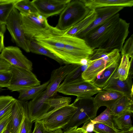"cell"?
<instances>
[{"instance_id": "1", "label": "cell", "mask_w": 133, "mask_h": 133, "mask_svg": "<svg viewBox=\"0 0 133 133\" xmlns=\"http://www.w3.org/2000/svg\"><path fill=\"white\" fill-rule=\"evenodd\" d=\"M65 44L57 56L64 64L82 65L88 63V59L93 49L89 46L84 39L66 34Z\"/></svg>"}, {"instance_id": "2", "label": "cell", "mask_w": 133, "mask_h": 133, "mask_svg": "<svg viewBox=\"0 0 133 133\" xmlns=\"http://www.w3.org/2000/svg\"><path fill=\"white\" fill-rule=\"evenodd\" d=\"M71 101L70 97L57 95L49 98L45 90L37 96L28 102V117L31 122H35L50 111V109L56 110L69 105Z\"/></svg>"}, {"instance_id": "3", "label": "cell", "mask_w": 133, "mask_h": 133, "mask_svg": "<svg viewBox=\"0 0 133 133\" xmlns=\"http://www.w3.org/2000/svg\"><path fill=\"white\" fill-rule=\"evenodd\" d=\"M73 103L77 108L76 111L68 123L62 129L63 131L88 123L96 116L98 109L95 103L94 97L77 98Z\"/></svg>"}, {"instance_id": "4", "label": "cell", "mask_w": 133, "mask_h": 133, "mask_svg": "<svg viewBox=\"0 0 133 133\" xmlns=\"http://www.w3.org/2000/svg\"><path fill=\"white\" fill-rule=\"evenodd\" d=\"M68 29L62 30L50 25L47 29L39 33L34 39L39 45L57 56L64 47L65 32Z\"/></svg>"}, {"instance_id": "5", "label": "cell", "mask_w": 133, "mask_h": 133, "mask_svg": "<svg viewBox=\"0 0 133 133\" xmlns=\"http://www.w3.org/2000/svg\"><path fill=\"white\" fill-rule=\"evenodd\" d=\"M90 11L81 0H71L60 14L56 27L62 30L69 29L84 18Z\"/></svg>"}, {"instance_id": "6", "label": "cell", "mask_w": 133, "mask_h": 133, "mask_svg": "<svg viewBox=\"0 0 133 133\" xmlns=\"http://www.w3.org/2000/svg\"><path fill=\"white\" fill-rule=\"evenodd\" d=\"M77 109L73 103L46 114L36 121L41 123L48 132L51 133L62 129L70 120Z\"/></svg>"}, {"instance_id": "7", "label": "cell", "mask_w": 133, "mask_h": 133, "mask_svg": "<svg viewBox=\"0 0 133 133\" xmlns=\"http://www.w3.org/2000/svg\"><path fill=\"white\" fill-rule=\"evenodd\" d=\"M102 90L91 82L81 80H64L59 85L57 92L75 96L78 98H85L91 97Z\"/></svg>"}, {"instance_id": "8", "label": "cell", "mask_w": 133, "mask_h": 133, "mask_svg": "<svg viewBox=\"0 0 133 133\" xmlns=\"http://www.w3.org/2000/svg\"><path fill=\"white\" fill-rule=\"evenodd\" d=\"M118 13L105 23L86 35L83 39L93 49L103 45L109 38L120 18Z\"/></svg>"}, {"instance_id": "9", "label": "cell", "mask_w": 133, "mask_h": 133, "mask_svg": "<svg viewBox=\"0 0 133 133\" xmlns=\"http://www.w3.org/2000/svg\"><path fill=\"white\" fill-rule=\"evenodd\" d=\"M6 28L11 37V41L27 52H29V40L25 35L22 28L21 15L14 8L8 17Z\"/></svg>"}, {"instance_id": "10", "label": "cell", "mask_w": 133, "mask_h": 133, "mask_svg": "<svg viewBox=\"0 0 133 133\" xmlns=\"http://www.w3.org/2000/svg\"><path fill=\"white\" fill-rule=\"evenodd\" d=\"M12 74L10 84L7 88L11 92L19 91L41 85V82L32 71L11 65Z\"/></svg>"}, {"instance_id": "11", "label": "cell", "mask_w": 133, "mask_h": 133, "mask_svg": "<svg viewBox=\"0 0 133 133\" xmlns=\"http://www.w3.org/2000/svg\"><path fill=\"white\" fill-rule=\"evenodd\" d=\"M121 57L118 50L115 49L102 58L88 61V66L82 74V78L85 81L92 82L103 70L114 63L119 62Z\"/></svg>"}, {"instance_id": "12", "label": "cell", "mask_w": 133, "mask_h": 133, "mask_svg": "<svg viewBox=\"0 0 133 133\" xmlns=\"http://www.w3.org/2000/svg\"><path fill=\"white\" fill-rule=\"evenodd\" d=\"M130 24L125 20L120 18L108 39L99 48L104 49L108 52L115 49L121 52L129 32Z\"/></svg>"}, {"instance_id": "13", "label": "cell", "mask_w": 133, "mask_h": 133, "mask_svg": "<svg viewBox=\"0 0 133 133\" xmlns=\"http://www.w3.org/2000/svg\"><path fill=\"white\" fill-rule=\"evenodd\" d=\"M21 15L23 29L25 36L29 39H34L39 33L47 29L50 25L47 18L38 12Z\"/></svg>"}, {"instance_id": "14", "label": "cell", "mask_w": 133, "mask_h": 133, "mask_svg": "<svg viewBox=\"0 0 133 133\" xmlns=\"http://www.w3.org/2000/svg\"><path fill=\"white\" fill-rule=\"evenodd\" d=\"M2 58L11 65L32 71V63L23 54L17 46L5 47L0 54Z\"/></svg>"}, {"instance_id": "15", "label": "cell", "mask_w": 133, "mask_h": 133, "mask_svg": "<svg viewBox=\"0 0 133 133\" xmlns=\"http://www.w3.org/2000/svg\"><path fill=\"white\" fill-rule=\"evenodd\" d=\"M71 0H33L38 12L47 18L60 14Z\"/></svg>"}, {"instance_id": "16", "label": "cell", "mask_w": 133, "mask_h": 133, "mask_svg": "<svg viewBox=\"0 0 133 133\" xmlns=\"http://www.w3.org/2000/svg\"><path fill=\"white\" fill-rule=\"evenodd\" d=\"M78 65L66 64L52 71L49 80V84L45 89L47 95L49 98L57 95V90L61 82L75 69Z\"/></svg>"}, {"instance_id": "17", "label": "cell", "mask_w": 133, "mask_h": 133, "mask_svg": "<svg viewBox=\"0 0 133 133\" xmlns=\"http://www.w3.org/2000/svg\"><path fill=\"white\" fill-rule=\"evenodd\" d=\"M123 8V7L121 6H113L95 9L97 14L96 18L87 28L77 37L83 38L87 34L103 24L112 16L118 13Z\"/></svg>"}, {"instance_id": "18", "label": "cell", "mask_w": 133, "mask_h": 133, "mask_svg": "<svg viewBox=\"0 0 133 133\" xmlns=\"http://www.w3.org/2000/svg\"><path fill=\"white\" fill-rule=\"evenodd\" d=\"M132 78L133 75H128L127 79L124 81L111 77L107 85L102 89L117 91L133 98Z\"/></svg>"}, {"instance_id": "19", "label": "cell", "mask_w": 133, "mask_h": 133, "mask_svg": "<svg viewBox=\"0 0 133 133\" xmlns=\"http://www.w3.org/2000/svg\"><path fill=\"white\" fill-rule=\"evenodd\" d=\"M27 101L16 99L12 111L11 119L8 125L11 133H15L22 124L28 112Z\"/></svg>"}, {"instance_id": "20", "label": "cell", "mask_w": 133, "mask_h": 133, "mask_svg": "<svg viewBox=\"0 0 133 133\" xmlns=\"http://www.w3.org/2000/svg\"><path fill=\"white\" fill-rule=\"evenodd\" d=\"M94 97L95 104L99 109L103 106L110 110L115 103L124 95L120 92L109 90H104L98 92Z\"/></svg>"}, {"instance_id": "21", "label": "cell", "mask_w": 133, "mask_h": 133, "mask_svg": "<svg viewBox=\"0 0 133 133\" xmlns=\"http://www.w3.org/2000/svg\"><path fill=\"white\" fill-rule=\"evenodd\" d=\"M90 10L113 6L131 7L133 0H81Z\"/></svg>"}, {"instance_id": "22", "label": "cell", "mask_w": 133, "mask_h": 133, "mask_svg": "<svg viewBox=\"0 0 133 133\" xmlns=\"http://www.w3.org/2000/svg\"><path fill=\"white\" fill-rule=\"evenodd\" d=\"M97 17V14L95 9L90 10L84 18L75 25L68 29L66 33L70 35L77 37L88 28L95 19Z\"/></svg>"}, {"instance_id": "23", "label": "cell", "mask_w": 133, "mask_h": 133, "mask_svg": "<svg viewBox=\"0 0 133 133\" xmlns=\"http://www.w3.org/2000/svg\"><path fill=\"white\" fill-rule=\"evenodd\" d=\"M114 117L121 115L125 113H133V98L124 95L118 99L110 109Z\"/></svg>"}, {"instance_id": "24", "label": "cell", "mask_w": 133, "mask_h": 133, "mask_svg": "<svg viewBox=\"0 0 133 133\" xmlns=\"http://www.w3.org/2000/svg\"><path fill=\"white\" fill-rule=\"evenodd\" d=\"M119 63V62L114 63L105 69L98 74L92 82L97 87L102 89L107 85L118 67Z\"/></svg>"}, {"instance_id": "25", "label": "cell", "mask_w": 133, "mask_h": 133, "mask_svg": "<svg viewBox=\"0 0 133 133\" xmlns=\"http://www.w3.org/2000/svg\"><path fill=\"white\" fill-rule=\"evenodd\" d=\"M49 81L40 85L21 90L19 92L18 99L26 101L32 99L40 95L46 89L49 83Z\"/></svg>"}, {"instance_id": "26", "label": "cell", "mask_w": 133, "mask_h": 133, "mask_svg": "<svg viewBox=\"0 0 133 133\" xmlns=\"http://www.w3.org/2000/svg\"><path fill=\"white\" fill-rule=\"evenodd\" d=\"M133 58L130 59L126 55L122 56L121 62L112 77L124 81L127 78L131 62Z\"/></svg>"}, {"instance_id": "27", "label": "cell", "mask_w": 133, "mask_h": 133, "mask_svg": "<svg viewBox=\"0 0 133 133\" xmlns=\"http://www.w3.org/2000/svg\"><path fill=\"white\" fill-rule=\"evenodd\" d=\"M29 48L30 52L43 55L52 59L61 65L64 64V62L54 54L39 45L34 39H29Z\"/></svg>"}, {"instance_id": "28", "label": "cell", "mask_w": 133, "mask_h": 133, "mask_svg": "<svg viewBox=\"0 0 133 133\" xmlns=\"http://www.w3.org/2000/svg\"><path fill=\"white\" fill-rule=\"evenodd\" d=\"M132 114L126 113L119 116L114 117V127L118 130L123 131L128 130L133 127L131 118Z\"/></svg>"}, {"instance_id": "29", "label": "cell", "mask_w": 133, "mask_h": 133, "mask_svg": "<svg viewBox=\"0 0 133 133\" xmlns=\"http://www.w3.org/2000/svg\"><path fill=\"white\" fill-rule=\"evenodd\" d=\"M18 0H0V23L5 24L6 20Z\"/></svg>"}, {"instance_id": "30", "label": "cell", "mask_w": 133, "mask_h": 133, "mask_svg": "<svg viewBox=\"0 0 133 133\" xmlns=\"http://www.w3.org/2000/svg\"><path fill=\"white\" fill-rule=\"evenodd\" d=\"M16 100L8 95L0 96V119L12 111Z\"/></svg>"}, {"instance_id": "31", "label": "cell", "mask_w": 133, "mask_h": 133, "mask_svg": "<svg viewBox=\"0 0 133 133\" xmlns=\"http://www.w3.org/2000/svg\"><path fill=\"white\" fill-rule=\"evenodd\" d=\"M14 8L21 14L28 15L38 12L31 1L29 0H18Z\"/></svg>"}, {"instance_id": "32", "label": "cell", "mask_w": 133, "mask_h": 133, "mask_svg": "<svg viewBox=\"0 0 133 133\" xmlns=\"http://www.w3.org/2000/svg\"><path fill=\"white\" fill-rule=\"evenodd\" d=\"M113 117L110 110L107 108L99 115L91 120V121L94 124L97 123H102L114 127L113 122Z\"/></svg>"}, {"instance_id": "33", "label": "cell", "mask_w": 133, "mask_h": 133, "mask_svg": "<svg viewBox=\"0 0 133 133\" xmlns=\"http://www.w3.org/2000/svg\"><path fill=\"white\" fill-rule=\"evenodd\" d=\"M121 131L115 127H112L103 123H99L94 124L93 131L96 133H120Z\"/></svg>"}, {"instance_id": "34", "label": "cell", "mask_w": 133, "mask_h": 133, "mask_svg": "<svg viewBox=\"0 0 133 133\" xmlns=\"http://www.w3.org/2000/svg\"><path fill=\"white\" fill-rule=\"evenodd\" d=\"M121 52L122 56L126 55L130 59L133 58V34L126 40Z\"/></svg>"}, {"instance_id": "35", "label": "cell", "mask_w": 133, "mask_h": 133, "mask_svg": "<svg viewBox=\"0 0 133 133\" xmlns=\"http://www.w3.org/2000/svg\"><path fill=\"white\" fill-rule=\"evenodd\" d=\"M32 123L28 117L27 112L25 115L21 124L20 133H32Z\"/></svg>"}, {"instance_id": "36", "label": "cell", "mask_w": 133, "mask_h": 133, "mask_svg": "<svg viewBox=\"0 0 133 133\" xmlns=\"http://www.w3.org/2000/svg\"><path fill=\"white\" fill-rule=\"evenodd\" d=\"M12 74L10 71L0 72V88H7L10 84Z\"/></svg>"}, {"instance_id": "37", "label": "cell", "mask_w": 133, "mask_h": 133, "mask_svg": "<svg viewBox=\"0 0 133 133\" xmlns=\"http://www.w3.org/2000/svg\"><path fill=\"white\" fill-rule=\"evenodd\" d=\"M12 111L0 119V133H2L6 128L10 122L11 118Z\"/></svg>"}, {"instance_id": "38", "label": "cell", "mask_w": 133, "mask_h": 133, "mask_svg": "<svg viewBox=\"0 0 133 133\" xmlns=\"http://www.w3.org/2000/svg\"><path fill=\"white\" fill-rule=\"evenodd\" d=\"M11 66L5 60L0 58V72L10 71Z\"/></svg>"}, {"instance_id": "39", "label": "cell", "mask_w": 133, "mask_h": 133, "mask_svg": "<svg viewBox=\"0 0 133 133\" xmlns=\"http://www.w3.org/2000/svg\"><path fill=\"white\" fill-rule=\"evenodd\" d=\"M35 122V127L32 133H49L41 123L37 121Z\"/></svg>"}, {"instance_id": "40", "label": "cell", "mask_w": 133, "mask_h": 133, "mask_svg": "<svg viewBox=\"0 0 133 133\" xmlns=\"http://www.w3.org/2000/svg\"><path fill=\"white\" fill-rule=\"evenodd\" d=\"M63 133H88L82 128H77L76 127L70 128L64 131Z\"/></svg>"}, {"instance_id": "41", "label": "cell", "mask_w": 133, "mask_h": 133, "mask_svg": "<svg viewBox=\"0 0 133 133\" xmlns=\"http://www.w3.org/2000/svg\"><path fill=\"white\" fill-rule=\"evenodd\" d=\"M87 132H91L93 131L94 129V124L91 121L84 124L82 127Z\"/></svg>"}, {"instance_id": "42", "label": "cell", "mask_w": 133, "mask_h": 133, "mask_svg": "<svg viewBox=\"0 0 133 133\" xmlns=\"http://www.w3.org/2000/svg\"><path fill=\"white\" fill-rule=\"evenodd\" d=\"M4 34L0 35V53L5 47L4 43Z\"/></svg>"}, {"instance_id": "43", "label": "cell", "mask_w": 133, "mask_h": 133, "mask_svg": "<svg viewBox=\"0 0 133 133\" xmlns=\"http://www.w3.org/2000/svg\"><path fill=\"white\" fill-rule=\"evenodd\" d=\"M6 29V24L0 23V35L4 34Z\"/></svg>"}, {"instance_id": "44", "label": "cell", "mask_w": 133, "mask_h": 133, "mask_svg": "<svg viewBox=\"0 0 133 133\" xmlns=\"http://www.w3.org/2000/svg\"><path fill=\"white\" fill-rule=\"evenodd\" d=\"M120 133H133V127L127 130L121 131Z\"/></svg>"}, {"instance_id": "45", "label": "cell", "mask_w": 133, "mask_h": 133, "mask_svg": "<svg viewBox=\"0 0 133 133\" xmlns=\"http://www.w3.org/2000/svg\"><path fill=\"white\" fill-rule=\"evenodd\" d=\"M63 131L61 129H60L52 132L51 133H63Z\"/></svg>"}, {"instance_id": "46", "label": "cell", "mask_w": 133, "mask_h": 133, "mask_svg": "<svg viewBox=\"0 0 133 133\" xmlns=\"http://www.w3.org/2000/svg\"><path fill=\"white\" fill-rule=\"evenodd\" d=\"M2 133H11L10 130L7 126L6 128L4 131Z\"/></svg>"}, {"instance_id": "47", "label": "cell", "mask_w": 133, "mask_h": 133, "mask_svg": "<svg viewBox=\"0 0 133 133\" xmlns=\"http://www.w3.org/2000/svg\"><path fill=\"white\" fill-rule=\"evenodd\" d=\"M21 125L18 128V129L16 130V132H15V133H20V128H21Z\"/></svg>"}]
</instances>
